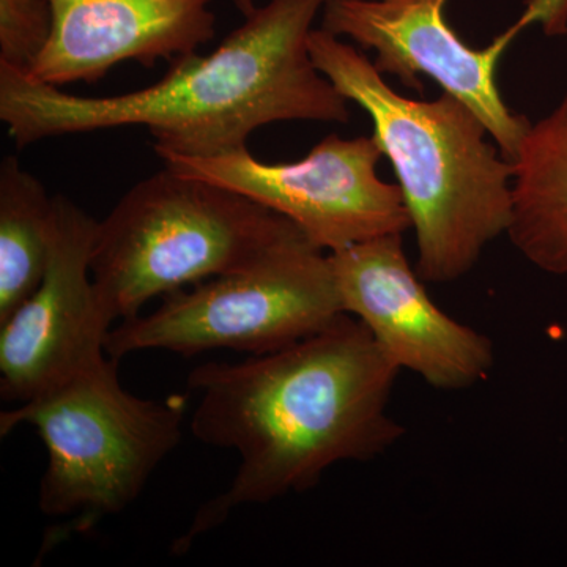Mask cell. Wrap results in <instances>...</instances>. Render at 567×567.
Wrapping results in <instances>:
<instances>
[{"instance_id":"6da1fadb","label":"cell","mask_w":567,"mask_h":567,"mask_svg":"<svg viewBox=\"0 0 567 567\" xmlns=\"http://www.w3.org/2000/svg\"><path fill=\"white\" fill-rule=\"evenodd\" d=\"M401 372L350 315L275 352L194 368L189 429L205 445L234 450L240 465L171 551L185 555L240 507L311 491L331 466L385 454L404 436L390 413Z\"/></svg>"},{"instance_id":"7a4b0ae2","label":"cell","mask_w":567,"mask_h":567,"mask_svg":"<svg viewBox=\"0 0 567 567\" xmlns=\"http://www.w3.org/2000/svg\"><path fill=\"white\" fill-rule=\"evenodd\" d=\"M327 0H268L210 54L114 96H80L0 65V121L18 148L50 137L144 126L156 155L205 158L245 151L276 122L350 121L349 100L320 73L308 40Z\"/></svg>"},{"instance_id":"3957f363","label":"cell","mask_w":567,"mask_h":567,"mask_svg":"<svg viewBox=\"0 0 567 567\" xmlns=\"http://www.w3.org/2000/svg\"><path fill=\"white\" fill-rule=\"evenodd\" d=\"M309 54L344 99L363 107L390 158L415 230L425 284L468 275L513 219V162L468 104L443 92L432 102L390 87L357 44L312 29Z\"/></svg>"},{"instance_id":"277c9868","label":"cell","mask_w":567,"mask_h":567,"mask_svg":"<svg viewBox=\"0 0 567 567\" xmlns=\"http://www.w3.org/2000/svg\"><path fill=\"white\" fill-rule=\"evenodd\" d=\"M300 237L297 224L244 194L164 167L99 221L93 284L115 324L153 298L233 274Z\"/></svg>"},{"instance_id":"5b68a950","label":"cell","mask_w":567,"mask_h":567,"mask_svg":"<svg viewBox=\"0 0 567 567\" xmlns=\"http://www.w3.org/2000/svg\"><path fill=\"white\" fill-rule=\"evenodd\" d=\"M188 405V394L156 401L130 393L118 380V360L106 353L0 413V435L31 425L47 447L39 505L44 516L69 524L59 540L136 502L182 442Z\"/></svg>"},{"instance_id":"8992f818","label":"cell","mask_w":567,"mask_h":567,"mask_svg":"<svg viewBox=\"0 0 567 567\" xmlns=\"http://www.w3.org/2000/svg\"><path fill=\"white\" fill-rule=\"evenodd\" d=\"M344 315L330 254L300 237L248 267L166 295L147 316L115 323L104 349L118 361L142 350L251 357L303 341Z\"/></svg>"},{"instance_id":"52a82bcc","label":"cell","mask_w":567,"mask_h":567,"mask_svg":"<svg viewBox=\"0 0 567 567\" xmlns=\"http://www.w3.org/2000/svg\"><path fill=\"white\" fill-rule=\"evenodd\" d=\"M447 0H327L323 31L375 52V69L423 91L420 76L468 104L486 123L503 156L514 162L532 122L503 100L496 84L499 59L518 33L543 22L547 33L565 31L567 0H528L516 24L476 50L446 21Z\"/></svg>"},{"instance_id":"ba28073f","label":"cell","mask_w":567,"mask_h":567,"mask_svg":"<svg viewBox=\"0 0 567 567\" xmlns=\"http://www.w3.org/2000/svg\"><path fill=\"white\" fill-rule=\"evenodd\" d=\"M382 156L374 136L330 134L295 163L259 162L248 148L163 162L174 173L226 186L286 216L330 254L412 227L401 186L377 175Z\"/></svg>"},{"instance_id":"9c48e42d","label":"cell","mask_w":567,"mask_h":567,"mask_svg":"<svg viewBox=\"0 0 567 567\" xmlns=\"http://www.w3.org/2000/svg\"><path fill=\"white\" fill-rule=\"evenodd\" d=\"M330 262L344 311L368 328L401 371L443 391L476 386L491 374V339L432 301L406 259L402 234L330 252Z\"/></svg>"},{"instance_id":"30bf717a","label":"cell","mask_w":567,"mask_h":567,"mask_svg":"<svg viewBox=\"0 0 567 567\" xmlns=\"http://www.w3.org/2000/svg\"><path fill=\"white\" fill-rule=\"evenodd\" d=\"M99 219L54 196L51 251L31 297L0 323V395L32 401L106 354L104 316L91 259Z\"/></svg>"},{"instance_id":"8fae6325","label":"cell","mask_w":567,"mask_h":567,"mask_svg":"<svg viewBox=\"0 0 567 567\" xmlns=\"http://www.w3.org/2000/svg\"><path fill=\"white\" fill-rule=\"evenodd\" d=\"M52 35L31 78L95 84L122 62L153 69L215 39L212 0H50Z\"/></svg>"},{"instance_id":"7c38bea8","label":"cell","mask_w":567,"mask_h":567,"mask_svg":"<svg viewBox=\"0 0 567 567\" xmlns=\"http://www.w3.org/2000/svg\"><path fill=\"white\" fill-rule=\"evenodd\" d=\"M511 244L539 270L567 275V93L532 123L513 162Z\"/></svg>"},{"instance_id":"4fadbf2b","label":"cell","mask_w":567,"mask_h":567,"mask_svg":"<svg viewBox=\"0 0 567 567\" xmlns=\"http://www.w3.org/2000/svg\"><path fill=\"white\" fill-rule=\"evenodd\" d=\"M54 196L17 156L0 164V323L39 287L50 260Z\"/></svg>"},{"instance_id":"5bb4252c","label":"cell","mask_w":567,"mask_h":567,"mask_svg":"<svg viewBox=\"0 0 567 567\" xmlns=\"http://www.w3.org/2000/svg\"><path fill=\"white\" fill-rule=\"evenodd\" d=\"M51 35L50 0H0V65L31 76Z\"/></svg>"},{"instance_id":"9a60e30c","label":"cell","mask_w":567,"mask_h":567,"mask_svg":"<svg viewBox=\"0 0 567 567\" xmlns=\"http://www.w3.org/2000/svg\"><path fill=\"white\" fill-rule=\"evenodd\" d=\"M234 6L237 7V10L240 11L244 17H248L251 14L254 10L257 9L256 2L254 0H233Z\"/></svg>"}]
</instances>
